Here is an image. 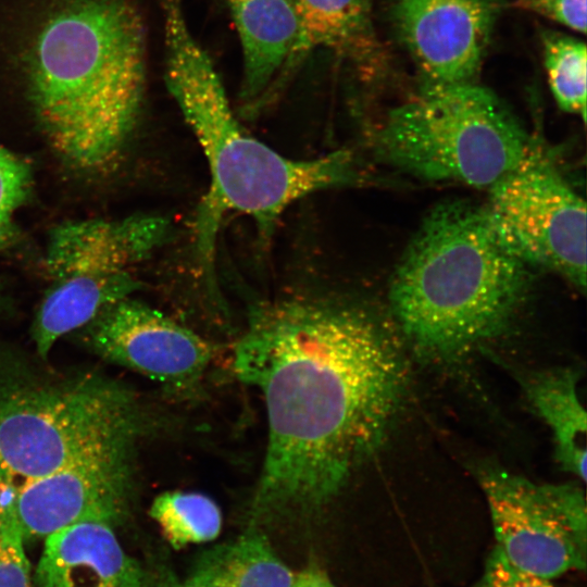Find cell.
Returning a JSON list of instances; mask_svg holds the SVG:
<instances>
[{"label":"cell","mask_w":587,"mask_h":587,"mask_svg":"<svg viewBox=\"0 0 587 587\" xmlns=\"http://www.w3.org/2000/svg\"><path fill=\"white\" fill-rule=\"evenodd\" d=\"M234 370L261 392L267 416L254 519L332 502L383 442L407 374L396 344L365 311L299 296L251 311Z\"/></svg>","instance_id":"6da1fadb"},{"label":"cell","mask_w":587,"mask_h":587,"mask_svg":"<svg viewBox=\"0 0 587 587\" xmlns=\"http://www.w3.org/2000/svg\"><path fill=\"white\" fill-rule=\"evenodd\" d=\"M33 52L30 99L51 147L75 170H109L143 100L138 11L129 0H71L45 23Z\"/></svg>","instance_id":"7a4b0ae2"},{"label":"cell","mask_w":587,"mask_h":587,"mask_svg":"<svg viewBox=\"0 0 587 587\" xmlns=\"http://www.w3.org/2000/svg\"><path fill=\"white\" fill-rule=\"evenodd\" d=\"M161 1L166 87L203 151L211 177L197 217L204 263L211 262L226 212L250 216L265 238L296 201L360 182L349 151L295 160L253 137L233 112L213 61L192 35L183 0Z\"/></svg>","instance_id":"3957f363"},{"label":"cell","mask_w":587,"mask_h":587,"mask_svg":"<svg viewBox=\"0 0 587 587\" xmlns=\"http://www.w3.org/2000/svg\"><path fill=\"white\" fill-rule=\"evenodd\" d=\"M527 266L485 205L444 201L424 217L398 263L390 308L420 352L458 357L507 326L525 296Z\"/></svg>","instance_id":"277c9868"},{"label":"cell","mask_w":587,"mask_h":587,"mask_svg":"<svg viewBox=\"0 0 587 587\" xmlns=\"http://www.w3.org/2000/svg\"><path fill=\"white\" fill-rule=\"evenodd\" d=\"M374 146L390 165L427 182L489 188L529 152V136L490 89L424 86L392 109Z\"/></svg>","instance_id":"5b68a950"},{"label":"cell","mask_w":587,"mask_h":587,"mask_svg":"<svg viewBox=\"0 0 587 587\" xmlns=\"http://www.w3.org/2000/svg\"><path fill=\"white\" fill-rule=\"evenodd\" d=\"M141 417L116 384L83 378L0 398V480L25 482L98 459L129 457Z\"/></svg>","instance_id":"8992f818"},{"label":"cell","mask_w":587,"mask_h":587,"mask_svg":"<svg viewBox=\"0 0 587 587\" xmlns=\"http://www.w3.org/2000/svg\"><path fill=\"white\" fill-rule=\"evenodd\" d=\"M171 235L168 220L152 214L65 222L48 237L43 265L49 288L39 310L54 330L86 326L105 308L139 288L132 270Z\"/></svg>","instance_id":"52a82bcc"},{"label":"cell","mask_w":587,"mask_h":587,"mask_svg":"<svg viewBox=\"0 0 587 587\" xmlns=\"http://www.w3.org/2000/svg\"><path fill=\"white\" fill-rule=\"evenodd\" d=\"M497 549L514 566L553 579L586 565L585 491L576 483H536L495 465L477 470Z\"/></svg>","instance_id":"ba28073f"},{"label":"cell","mask_w":587,"mask_h":587,"mask_svg":"<svg viewBox=\"0 0 587 587\" xmlns=\"http://www.w3.org/2000/svg\"><path fill=\"white\" fill-rule=\"evenodd\" d=\"M485 209L505 243L528 265L586 287V203L532 147L489 188Z\"/></svg>","instance_id":"9c48e42d"},{"label":"cell","mask_w":587,"mask_h":587,"mask_svg":"<svg viewBox=\"0 0 587 587\" xmlns=\"http://www.w3.org/2000/svg\"><path fill=\"white\" fill-rule=\"evenodd\" d=\"M85 327L98 354L175 389L193 387L212 358L198 334L130 297L105 308Z\"/></svg>","instance_id":"30bf717a"},{"label":"cell","mask_w":587,"mask_h":587,"mask_svg":"<svg viewBox=\"0 0 587 587\" xmlns=\"http://www.w3.org/2000/svg\"><path fill=\"white\" fill-rule=\"evenodd\" d=\"M501 0H396L400 40L424 78V86L475 83Z\"/></svg>","instance_id":"8fae6325"},{"label":"cell","mask_w":587,"mask_h":587,"mask_svg":"<svg viewBox=\"0 0 587 587\" xmlns=\"http://www.w3.org/2000/svg\"><path fill=\"white\" fill-rule=\"evenodd\" d=\"M129 457L77 463L25 482L9 503L24 539L83 522L114 525L126 513Z\"/></svg>","instance_id":"7c38bea8"},{"label":"cell","mask_w":587,"mask_h":587,"mask_svg":"<svg viewBox=\"0 0 587 587\" xmlns=\"http://www.w3.org/2000/svg\"><path fill=\"white\" fill-rule=\"evenodd\" d=\"M146 574L125 552L113 526L83 522L45 538L34 587H143Z\"/></svg>","instance_id":"4fadbf2b"},{"label":"cell","mask_w":587,"mask_h":587,"mask_svg":"<svg viewBox=\"0 0 587 587\" xmlns=\"http://www.w3.org/2000/svg\"><path fill=\"white\" fill-rule=\"evenodd\" d=\"M242 52L240 97L252 113L290 74L300 28L290 0H226Z\"/></svg>","instance_id":"5bb4252c"},{"label":"cell","mask_w":587,"mask_h":587,"mask_svg":"<svg viewBox=\"0 0 587 587\" xmlns=\"http://www.w3.org/2000/svg\"><path fill=\"white\" fill-rule=\"evenodd\" d=\"M300 36L294 66L315 49H326L363 75H376L385 53L374 29L373 0H290Z\"/></svg>","instance_id":"9a60e30c"},{"label":"cell","mask_w":587,"mask_h":587,"mask_svg":"<svg viewBox=\"0 0 587 587\" xmlns=\"http://www.w3.org/2000/svg\"><path fill=\"white\" fill-rule=\"evenodd\" d=\"M579 371L558 367L526 375L521 384L532 409L550 428L563 471L586 480V411L578 395Z\"/></svg>","instance_id":"2e32d148"},{"label":"cell","mask_w":587,"mask_h":587,"mask_svg":"<svg viewBox=\"0 0 587 587\" xmlns=\"http://www.w3.org/2000/svg\"><path fill=\"white\" fill-rule=\"evenodd\" d=\"M296 574L278 558L266 537L249 530L205 550L183 587H292Z\"/></svg>","instance_id":"e0dca14e"},{"label":"cell","mask_w":587,"mask_h":587,"mask_svg":"<svg viewBox=\"0 0 587 587\" xmlns=\"http://www.w3.org/2000/svg\"><path fill=\"white\" fill-rule=\"evenodd\" d=\"M149 513L176 549L213 540L222 527L218 505L196 491L163 492L153 500Z\"/></svg>","instance_id":"ac0fdd59"},{"label":"cell","mask_w":587,"mask_h":587,"mask_svg":"<svg viewBox=\"0 0 587 587\" xmlns=\"http://www.w3.org/2000/svg\"><path fill=\"white\" fill-rule=\"evenodd\" d=\"M544 61L552 95L561 110L586 121L585 43L557 32L541 34Z\"/></svg>","instance_id":"d6986e66"},{"label":"cell","mask_w":587,"mask_h":587,"mask_svg":"<svg viewBox=\"0 0 587 587\" xmlns=\"http://www.w3.org/2000/svg\"><path fill=\"white\" fill-rule=\"evenodd\" d=\"M32 186L29 164L0 143V251L17 236L16 214L27 202Z\"/></svg>","instance_id":"ffe728a7"},{"label":"cell","mask_w":587,"mask_h":587,"mask_svg":"<svg viewBox=\"0 0 587 587\" xmlns=\"http://www.w3.org/2000/svg\"><path fill=\"white\" fill-rule=\"evenodd\" d=\"M24 540L10 504L0 507V587H34Z\"/></svg>","instance_id":"44dd1931"},{"label":"cell","mask_w":587,"mask_h":587,"mask_svg":"<svg viewBox=\"0 0 587 587\" xmlns=\"http://www.w3.org/2000/svg\"><path fill=\"white\" fill-rule=\"evenodd\" d=\"M472 587H557L551 579L527 573L510 563L497 549L487 560L483 575Z\"/></svg>","instance_id":"7402d4cb"},{"label":"cell","mask_w":587,"mask_h":587,"mask_svg":"<svg viewBox=\"0 0 587 587\" xmlns=\"http://www.w3.org/2000/svg\"><path fill=\"white\" fill-rule=\"evenodd\" d=\"M587 0H515L513 7L548 17L577 33H586Z\"/></svg>","instance_id":"603a6c76"},{"label":"cell","mask_w":587,"mask_h":587,"mask_svg":"<svg viewBox=\"0 0 587 587\" xmlns=\"http://www.w3.org/2000/svg\"><path fill=\"white\" fill-rule=\"evenodd\" d=\"M292 587H337L329 576L317 567H308L296 574Z\"/></svg>","instance_id":"cb8c5ba5"},{"label":"cell","mask_w":587,"mask_h":587,"mask_svg":"<svg viewBox=\"0 0 587 587\" xmlns=\"http://www.w3.org/2000/svg\"><path fill=\"white\" fill-rule=\"evenodd\" d=\"M143 587H183L176 577L168 571L161 572L154 578H146Z\"/></svg>","instance_id":"d4e9b609"}]
</instances>
